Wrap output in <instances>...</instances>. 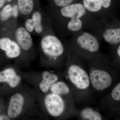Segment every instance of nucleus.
<instances>
[{"label": "nucleus", "instance_id": "nucleus-1", "mask_svg": "<svg viewBox=\"0 0 120 120\" xmlns=\"http://www.w3.org/2000/svg\"><path fill=\"white\" fill-rule=\"evenodd\" d=\"M84 62L69 45L64 71V79L71 90L76 104L86 106L95 102V97Z\"/></svg>", "mask_w": 120, "mask_h": 120}, {"label": "nucleus", "instance_id": "nucleus-2", "mask_svg": "<svg viewBox=\"0 0 120 120\" xmlns=\"http://www.w3.org/2000/svg\"><path fill=\"white\" fill-rule=\"evenodd\" d=\"M34 90L37 103L42 112L48 117L56 120H66L77 116L79 109L76 106L74 97L50 92L42 94Z\"/></svg>", "mask_w": 120, "mask_h": 120}, {"label": "nucleus", "instance_id": "nucleus-3", "mask_svg": "<svg viewBox=\"0 0 120 120\" xmlns=\"http://www.w3.org/2000/svg\"><path fill=\"white\" fill-rule=\"evenodd\" d=\"M41 37L39 46L40 65L46 68L60 70L65 65L69 43H65L55 34Z\"/></svg>", "mask_w": 120, "mask_h": 120}, {"label": "nucleus", "instance_id": "nucleus-4", "mask_svg": "<svg viewBox=\"0 0 120 120\" xmlns=\"http://www.w3.org/2000/svg\"><path fill=\"white\" fill-rule=\"evenodd\" d=\"M36 94L34 88L25 86L9 96L7 113L11 120L24 119L36 112Z\"/></svg>", "mask_w": 120, "mask_h": 120}, {"label": "nucleus", "instance_id": "nucleus-5", "mask_svg": "<svg viewBox=\"0 0 120 120\" xmlns=\"http://www.w3.org/2000/svg\"><path fill=\"white\" fill-rule=\"evenodd\" d=\"M47 13L51 19H57L58 23L65 26L72 32L79 31L83 26L82 18L86 15V9L80 3L71 4L58 8H49Z\"/></svg>", "mask_w": 120, "mask_h": 120}, {"label": "nucleus", "instance_id": "nucleus-6", "mask_svg": "<svg viewBox=\"0 0 120 120\" xmlns=\"http://www.w3.org/2000/svg\"><path fill=\"white\" fill-rule=\"evenodd\" d=\"M88 71L92 90L95 95L102 93L112 85V78L108 71L106 60L102 54H98L88 62Z\"/></svg>", "mask_w": 120, "mask_h": 120}, {"label": "nucleus", "instance_id": "nucleus-7", "mask_svg": "<svg viewBox=\"0 0 120 120\" xmlns=\"http://www.w3.org/2000/svg\"><path fill=\"white\" fill-rule=\"evenodd\" d=\"M8 29L22 50L21 68L29 66L36 54L31 34L19 20L9 24Z\"/></svg>", "mask_w": 120, "mask_h": 120}, {"label": "nucleus", "instance_id": "nucleus-8", "mask_svg": "<svg viewBox=\"0 0 120 120\" xmlns=\"http://www.w3.org/2000/svg\"><path fill=\"white\" fill-rule=\"evenodd\" d=\"M58 70H46L41 71L24 72L21 71L24 79L33 87L37 92L45 94L49 91L53 84L64 79V72Z\"/></svg>", "mask_w": 120, "mask_h": 120}, {"label": "nucleus", "instance_id": "nucleus-9", "mask_svg": "<svg viewBox=\"0 0 120 120\" xmlns=\"http://www.w3.org/2000/svg\"><path fill=\"white\" fill-rule=\"evenodd\" d=\"M69 45L76 55L87 63L100 53L99 41L94 35L90 32H82Z\"/></svg>", "mask_w": 120, "mask_h": 120}, {"label": "nucleus", "instance_id": "nucleus-10", "mask_svg": "<svg viewBox=\"0 0 120 120\" xmlns=\"http://www.w3.org/2000/svg\"><path fill=\"white\" fill-rule=\"evenodd\" d=\"M24 20L23 25L31 34L42 37L55 34L51 17L41 7L33 11Z\"/></svg>", "mask_w": 120, "mask_h": 120}, {"label": "nucleus", "instance_id": "nucleus-11", "mask_svg": "<svg viewBox=\"0 0 120 120\" xmlns=\"http://www.w3.org/2000/svg\"><path fill=\"white\" fill-rule=\"evenodd\" d=\"M21 71L15 65L0 69V94L9 96L19 90L26 85L23 84Z\"/></svg>", "mask_w": 120, "mask_h": 120}, {"label": "nucleus", "instance_id": "nucleus-12", "mask_svg": "<svg viewBox=\"0 0 120 120\" xmlns=\"http://www.w3.org/2000/svg\"><path fill=\"white\" fill-rule=\"evenodd\" d=\"M7 30L10 36L0 38V50L4 52L7 58L15 60V65L19 68L22 63V50L10 31L8 29Z\"/></svg>", "mask_w": 120, "mask_h": 120}, {"label": "nucleus", "instance_id": "nucleus-13", "mask_svg": "<svg viewBox=\"0 0 120 120\" xmlns=\"http://www.w3.org/2000/svg\"><path fill=\"white\" fill-rule=\"evenodd\" d=\"M19 11V17L24 19L35 9L41 7L40 0H15Z\"/></svg>", "mask_w": 120, "mask_h": 120}, {"label": "nucleus", "instance_id": "nucleus-14", "mask_svg": "<svg viewBox=\"0 0 120 120\" xmlns=\"http://www.w3.org/2000/svg\"><path fill=\"white\" fill-rule=\"evenodd\" d=\"M99 109L86 106L79 109L76 117L82 120H105L104 116Z\"/></svg>", "mask_w": 120, "mask_h": 120}, {"label": "nucleus", "instance_id": "nucleus-15", "mask_svg": "<svg viewBox=\"0 0 120 120\" xmlns=\"http://www.w3.org/2000/svg\"><path fill=\"white\" fill-rule=\"evenodd\" d=\"M19 15V8L15 0L13 4H8L3 7L0 11V20L2 22L17 20Z\"/></svg>", "mask_w": 120, "mask_h": 120}, {"label": "nucleus", "instance_id": "nucleus-16", "mask_svg": "<svg viewBox=\"0 0 120 120\" xmlns=\"http://www.w3.org/2000/svg\"><path fill=\"white\" fill-rule=\"evenodd\" d=\"M83 1L87 11L92 13L100 11L102 8H108L111 4V0H83Z\"/></svg>", "mask_w": 120, "mask_h": 120}, {"label": "nucleus", "instance_id": "nucleus-17", "mask_svg": "<svg viewBox=\"0 0 120 120\" xmlns=\"http://www.w3.org/2000/svg\"><path fill=\"white\" fill-rule=\"evenodd\" d=\"M49 92H53L62 96L74 97L68 84L64 79L58 80L53 84Z\"/></svg>", "mask_w": 120, "mask_h": 120}, {"label": "nucleus", "instance_id": "nucleus-18", "mask_svg": "<svg viewBox=\"0 0 120 120\" xmlns=\"http://www.w3.org/2000/svg\"><path fill=\"white\" fill-rule=\"evenodd\" d=\"M104 40L107 43L112 45L120 42V27L117 28H108L103 34Z\"/></svg>", "mask_w": 120, "mask_h": 120}, {"label": "nucleus", "instance_id": "nucleus-19", "mask_svg": "<svg viewBox=\"0 0 120 120\" xmlns=\"http://www.w3.org/2000/svg\"><path fill=\"white\" fill-rule=\"evenodd\" d=\"M73 0H52L49 4V8H58L71 4Z\"/></svg>", "mask_w": 120, "mask_h": 120}, {"label": "nucleus", "instance_id": "nucleus-20", "mask_svg": "<svg viewBox=\"0 0 120 120\" xmlns=\"http://www.w3.org/2000/svg\"><path fill=\"white\" fill-rule=\"evenodd\" d=\"M103 98H111L115 102L120 101V82L118 83L112 89L109 97H105Z\"/></svg>", "mask_w": 120, "mask_h": 120}, {"label": "nucleus", "instance_id": "nucleus-21", "mask_svg": "<svg viewBox=\"0 0 120 120\" xmlns=\"http://www.w3.org/2000/svg\"><path fill=\"white\" fill-rule=\"evenodd\" d=\"M11 120L7 114H0V120Z\"/></svg>", "mask_w": 120, "mask_h": 120}, {"label": "nucleus", "instance_id": "nucleus-22", "mask_svg": "<svg viewBox=\"0 0 120 120\" xmlns=\"http://www.w3.org/2000/svg\"><path fill=\"white\" fill-rule=\"evenodd\" d=\"M6 1L8 2V0H0V8L4 7Z\"/></svg>", "mask_w": 120, "mask_h": 120}, {"label": "nucleus", "instance_id": "nucleus-23", "mask_svg": "<svg viewBox=\"0 0 120 120\" xmlns=\"http://www.w3.org/2000/svg\"><path fill=\"white\" fill-rule=\"evenodd\" d=\"M117 55L120 58V45L117 48Z\"/></svg>", "mask_w": 120, "mask_h": 120}, {"label": "nucleus", "instance_id": "nucleus-24", "mask_svg": "<svg viewBox=\"0 0 120 120\" xmlns=\"http://www.w3.org/2000/svg\"></svg>", "mask_w": 120, "mask_h": 120}]
</instances>
